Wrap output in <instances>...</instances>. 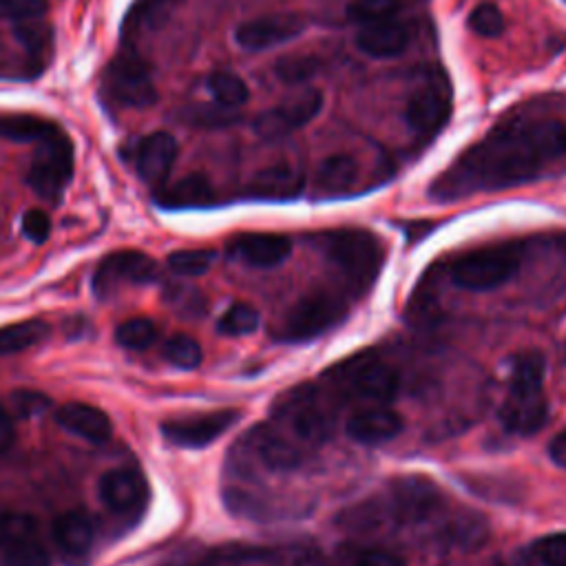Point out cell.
Here are the masks:
<instances>
[{
	"label": "cell",
	"mask_w": 566,
	"mask_h": 566,
	"mask_svg": "<svg viewBox=\"0 0 566 566\" xmlns=\"http://www.w3.org/2000/svg\"><path fill=\"white\" fill-rule=\"evenodd\" d=\"M566 155V124L520 115L495 124L429 186L431 199L453 201L526 184Z\"/></svg>",
	"instance_id": "6da1fadb"
},
{
	"label": "cell",
	"mask_w": 566,
	"mask_h": 566,
	"mask_svg": "<svg viewBox=\"0 0 566 566\" xmlns=\"http://www.w3.org/2000/svg\"><path fill=\"white\" fill-rule=\"evenodd\" d=\"M544 358L537 352L517 354L511 363L506 398L497 413L506 431L531 436L546 424L548 405L544 396Z\"/></svg>",
	"instance_id": "7a4b0ae2"
},
{
	"label": "cell",
	"mask_w": 566,
	"mask_h": 566,
	"mask_svg": "<svg viewBox=\"0 0 566 566\" xmlns=\"http://www.w3.org/2000/svg\"><path fill=\"white\" fill-rule=\"evenodd\" d=\"M327 259L356 290L369 287L382 265V245L376 234L360 228H338L323 237Z\"/></svg>",
	"instance_id": "3957f363"
},
{
	"label": "cell",
	"mask_w": 566,
	"mask_h": 566,
	"mask_svg": "<svg viewBox=\"0 0 566 566\" xmlns=\"http://www.w3.org/2000/svg\"><path fill=\"white\" fill-rule=\"evenodd\" d=\"M522 254L524 248L520 241L482 245L460 254L451 263L449 276L458 287L464 290H493L517 272V268L522 265Z\"/></svg>",
	"instance_id": "277c9868"
},
{
	"label": "cell",
	"mask_w": 566,
	"mask_h": 566,
	"mask_svg": "<svg viewBox=\"0 0 566 566\" xmlns=\"http://www.w3.org/2000/svg\"><path fill=\"white\" fill-rule=\"evenodd\" d=\"M451 115V84L440 69H429L409 93L405 117L409 128L422 137H436Z\"/></svg>",
	"instance_id": "5b68a950"
},
{
	"label": "cell",
	"mask_w": 566,
	"mask_h": 566,
	"mask_svg": "<svg viewBox=\"0 0 566 566\" xmlns=\"http://www.w3.org/2000/svg\"><path fill=\"white\" fill-rule=\"evenodd\" d=\"M334 374V382L338 385V389L374 405L391 400L398 391L396 369L369 354L343 360Z\"/></svg>",
	"instance_id": "8992f818"
},
{
	"label": "cell",
	"mask_w": 566,
	"mask_h": 566,
	"mask_svg": "<svg viewBox=\"0 0 566 566\" xmlns=\"http://www.w3.org/2000/svg\"><path fill=\"white\" fill-rule=\"evenodd\" d=\"M276 418L285 424V431L305 442H323L332 431V413L325 407L316 387L303 385L292 389L276 405Z\"/></svg>",
	"instance_id": "52a82bcc"
},
{
	"label": "cell",
	"mask_w": 566,
	"mask_h": 566,
	"mask_svg": "<svg viewBox=\"0 0 566 566\" xmlns=\"http://www.w3.org/2000/svg\"><path fill=\"white\" fill-rule=\"evenodd\" d=\"M73 175V144L57 130L40 142L33 164L27 172L29 186L49 201L60 199Z\"/></svg>",
	"instance_id": "ba28073f"
},
{
	"label": "cell",
	"mask_w": 566,
	"mask_h": 566,
	"mask_svg": "<svg viewBox=\"0 0 566 566\" xmlns=\"http://www.w3.org/2000/svg\"><path fill=\"white\" fill-rule=\"evenodd\" d=\"M108 93L135 108L150 106L157 99L148 62L135 49H122L106 69Z\"/></svg>",
	"instance_id": "9c48e42d"
},
{
	"label": "cell",
	"mask_w": 566,
	"mask_h": 566,
	"mask_svg": "<svg viewBox=\"0 0 566 566\" xmlns=\"http://www.w3.org/2000/svg\"><path fill=\"white\" fill-rule=\"evenodd\" d=\"M345 303L329 294H310L290 307L283 318L281 336L285 340H310L327 332L345 316Z\"/></svg>",
	"instance_id": "30bf717a"
},
{
	"label": "cell",
	"mask_w": 566,
	"mask_h": 566,
	"mask_svg": "<svg viewBox=\"0 0 566 566\" xmlns=\"http://www.w3.org/2000/svg\"><path fill=\"white\" fill-rule=\"evenodd\" d=\"M323 108V93L316 88H301L279 106L263 111L254 119V133L265 139L285 137L310 124Z\"/></svg>",
	"instance_id": "8fae6325"
},
{
	"label": "cell",
	"mask_w": 566,
	"mask_h": 566,
	"mask_svg": "<svg viewBox=\"0 0 566 566\" xmlns=\"http://www.w3.org/2000/svg\"><path fill=\"white\" fill-rule=\"evenodd\" d=\"M99 497L113 515L135 520L146 509L148 482L137 469L115 467L102 475Z\"/></svg>",
	"instance_id": "7c38bea8"
},
{
	"label": "cell",
	"mask_w": 566,
	"mask_h": 566,
	"mask_svg": "<svg viewBox=\"0 0 566 566\" xmlns=\"http://www.w3.org/2000/svg\"><path fill=\"white\" fill-rule=\"evenodd\" d=\"M396 522H422L440 509V493L436 484L420 475L400 478L389 493V500L378 504Z\"/></svg>",
	"instance_id": "4fadbf2b"
},
{
	"label": "cell",
	"mask_w": 566,
	"mask_h": 566,
	"mask_svg": "<svg viewBox=\"0 0 566 566\" xmlns=\"http://www.w3.org/2000/svg\"><path fill=\"white\" fill-rule=\"evenodd\" d=\"M157 279V263L137 250L113 252L95 270L93 287L97 294H108L119 285H146Z\"/></svg>",
	"instance_id": "5bb4252c"
},
{
	"label": "cell",
	"mask_w": 566,
	"mask_h": 566,
	"mask_svg": "<svg viewBox=\"0 0 566 566\" xmlns=\"http://www.w3.org/2000/svg\"><path fill=\"white\" fill-rule=\"evenodd\" d=\"M237 418H239V411L234 409L199 413L190 418H175L161 424V436L177 447L199 449L214 442L221 433H226Z\"/></svg>",
	"instance_id": "9a60e30c"
},
{
	"label": "cell",
	"mask_w": 566,
	"mask_h": 566,
	"mask_svg": "<svg viewBox=\"0 0 566 566\" xmlns=\"http://www.w3.org/2000/svg\"><path fill=\"white\" fill-rule=\"evenodd\" d=\"M303 27L305 22L294 13H270L239 24L234 40L248 51H263L294 40Z\"/></svg>",
	"instance_id": "2e32d148"
},
{
	"label": "cell",
	"mask_w": 566,
	"mask_h": 566,
	"mask_svg": "<svg viewBox=\"0 0 566 566\" xmlns=\"http://www.w3.org/2000/svg\"><path fill=\"white\" fill-rule=\"evenodd\" d=\"M53 544L66 566H88L93 551V522L84 511H66L53 522Z\"/></svg>",
	"instance_id": "e0dca14e"
},
{
	"label": "cell",
	"mask_w": 566,
	"mask_h": 566,
	"mask_svg": "<svg viewBox=\"0 0 566 566\" xmlns=\"http://www.w3.org/2000/svg\"><path fill=\"white\" fill-rule=\"evenodd\" d=\"M250 453L270 471H290L301 464V449L294 438L279 427L259 424L248 436Z\"/></svg>",
	"instance_id": "ac0fdd59"
},
{
	"label": "cell",
	"mask_w": 566,
	"mask_h": 566,
	"mask_svg": "<svg viewBox=\"0 0 566 566\" xmlns=\"http://www.w3.org/2000/svg\"><path fill=\"white\" fill-rule=\"evenodd\" d=\"M292 243L276 232H245L230 241L228 254L254 268H272L287 259Z\"/></svg>",
	"instance_id": "d6986e66"
},
{
	"label": "cell",
	"mask_w": 566,
	"mask_h": 566,
	"mask_svg": "<svg viewBox=\"0 0 566 566\" xmlns=\"http://www.w3.org/2000/svg\"><path fill=\"white\" fill-rule=\"evenodd\" d=\"M409 44V29L398 15L363 24L356 35V46L369 57H396Z\"/></svg>",
	"instance_id": "ffe728a7"
},
{
	"label": "cell",
	"mask_w": 566,
	"mask_h": 566,
	"mask_svg": "<svg viewBox=\"0 0 566 566\" xmlns=\"http://www.w3.org/2000/svg\"><path fill=\"white\" fill-rule=\"evenodd\" d=\"M402 431V416L382 405H369L347 420V433L363 444H382Z\"/></svg>",
	"instance_id": "44dd1931"
},
{
	"label": "cell",
	"mask_w": 566,
	"mask_h": 566,
	"mask_svg": "<svg viewBox=\"0 0 566 566\" xmlns=\"http://www.w3.org/2000/svg\"><path fill=\"white\" fill-rule=\"evenodd\" d=\"M177 159V142L170 133L157 130L142 139L137 148V175L146 184H161Z\"/></svg>",
	"instance_id": "7402d4cb"
},
{
	"label": "cell",
	"mask_w": 566,
	"mask_h": 566,
	"mask_svg": "<svg viewBox=\"0 0 566 566\" xmlns=\"http://www.w3.org/2000/svg\"><path fill=\"white\" fill-rule=\"evenodd\" d=\"M55 420L73 436H80L93 444H104L113 436L111 418L86 402H66L55 411Z\"/></svg>",
	"instance_id": "603a6c76"
},
{
	"label": "cell",
	"mask_w": 566,
	"mask_h": 566,
	"mask_svg": "<svg viewBox=\"0 0 566 566\" xmlns=\"http://www.w3.org/2000/svg\"><path fill=\"white\" fill-rule=\"evenodd\" d=\"M303 186H305V179L298 168L287 164H276L259 170L252 177L248 192L254 199H263V201H290L303 192Z\"/></svg>",
	"instance_id": "cb8c5ba5"
},
{
	"label": "cell",
	"mask_w": 566,
	"mask_h": 566,
	"mask_svg": "<svg viewBox=\"0 0 566 566\" xmlns=\"http://www.w3.org/2000/svg\"><path fill=\"white\" fill-rule=\"evenodd\" d=\"M358 166L352 155H329L316 170V190L323 197H340L356 184Z\"/></svg>",
	"instance_id": "d4e9b609"
},
{
	"label": "cell",
	"mask_w": 566,
	"mask_h": 566,
	"mask_svg": "<svg viewBox=\"0 0 566 566\" xmlns=\"http://www.w3.org/2000/svg\"><path fill=\"white\" fill-rule=\"evenodd\" d=\"M212 199H214L212 186L203 175H186L184 179L175 181L159 195V203L170 210L203 208V206H210Z\"/></svg>",
	"instance_id": "484cf974"
},
{
	"label": "cell",
	"mask_w": 566,
	"mask_h": 566,
	"mask_svg": "<svg viewBox=\"0 0 566 566\" xmlns=\"http://www.w3.org/2000/svg\"><path fill=\"white\" fill-rule=\"evenodd\" d=\"M49 336V325L44 321H20L0 327V356H11L40 345Z\"/></svg>",
	"instance_id": "4316f807"
},
{
	"label": "cell",
	"mask_w": 566,
	"mask_h": 566,
	"mask_svg": "<svg viewBox=\"0 0 566 566\" xmlns=\"http://www.w3.org/2000/svg\"><path fill=\"white\" fill-rule=\"evenodd\" d=\"M60 128L35 115H2L0 117V135L11 142H42Z\"/></svg>",
	"instance_id": "83f0119b"
},
{
	"label": "cell",
	"mask_w": 566,
	"mask_h": 566,
	"mask_svg": "<svg viewBox=\"0 0 566 566\" xmlns=\"http://www.w3.org/2000/svg\"><path fill=\"white\" fill-rule=\"evenodd\" d=\"M208 91L212 95V99L221 106H228V108H239L248 102L250 97V91H248V84L234 75V73H228V71H217L208 77Z\"/></svg>",
	"instance_id": "f1b7e54d"
},
{
	"label": "cell",
	"mask_w": 566,
	"mask_h": 566,
	"mask_svg": "<svg viewBox=\"0 0 566 566\" xmlns=\"http://www.w3.org/2000/svg\"><path fill=\"white\" fill-rule=\"evenodd\" d=\"M31 539H38V520L33 515L18 513V511L0 513V548L2 551Z\"/></svg>",
	"instance_id": "f546056e"
},
{
	"label": "cell",
	"mask_w": 566,
	"mask_h": 566,
	"mask_svg": "<svg viewBox=\"0 0 566 566\" xmlns=\"http://www.w3.org/2000/svg\"><path fill=\"white\" fill-rule=\"evenodd\" d=\"M214 263V250L186 248L168 254V268L179 276H201Z\"/></svg>",
	"instance_id": "4dcf8cb0"
},
{
	"label": "cell",
	"mask_w": 566,
	"mask_h": 566,
	"mask_svg": "<svg viewBox=\"0 0 566 566\" xmlns=\"http://www.w3.org/2000/svg\"><path fill=\"white\" fill-rule=\"evenodd\" d=\"M259 327V312L250 303L230 305L217 323L219 334L223 336H248Z\"/></svg>",
	"instance_id": "1f68e13d"
},
{
	"label": "cell",
	"mask_w": 566,
	"mask_h": 566,
	"mask_svg": "<svg viewBox=\"0 0 566 566\" xmlns=\"http://www.w3.org/2000/svg\"><path fill=\"white\" fill-rule=\"evenodd\" d=\"M155 338H157V327L150 318H144V316L128 318L119 323L115 329L117 345L126 349H146L153 345Z\"/></svg>",
	"instance_id": "d6a6232c"
},
{
	"label": "cell",
	"mask_w": 566,
	"mask_h": 566,
	"mask_svg": "<svg viewBox=\"0 0 566 566\" xmlns=\"http://www.w3.org/2000/svg\"><path fill=\"white\" fill-rule=\"evenodd\" d=\"M164 358L177 369H197L201 365V345L188 334H175L164 343Z\"/></svg>",
	"instance_id": "836d02e7"
},
{
	"label": "cell",
	"mask_w": 566,
	"mask_h": 566,
	"mask_svg": "<svg viewBox=\"0 0 566 566\" xmlns=\"http://www.w3.org/2000/svg\"><path fill=\"white\" fill-rule=\"evenodd\" d=\"M181 0H137L130 9L128 29H155Z\"/></svg>",
	"instance_id": "e575fe53"
},
{
	"label": "cell",
	"mask_w": 566,
	"mask_h": 566,
	"mask_svg": "<svg viewBox=\"0 0 566 566\" xmlns=\"http://www.w3.org/2000/svg\"><path fill=\"white\" fill-rule=\"evenodd\" d=\"M400 9V0H352L347 18L356 24H369L385 18H394Z\"/></svg>",
	"instance_id": "d590c367"
},
{
	"label": "cell",
	"mask_w": 566,
	"mask_h": 566,
	"mask_svg": "<svg viewBox=\"0 0 566 566\" xmlns=\"http://www.w3.org/2000/svg\"><path fill=\"white\" fill-rule=\"evenodd\" d=\"M13 33H15L18 42L35 55L44 53L51 44V29L42 18H29V20L15 22Z\"/></svg>",
	"instance_id": "8d00e7d4"
},
{
	"label": "cell",
	"mask_w": 566,
	"mask_h": 566,
	"mask_svg": "<svg viewBox=\"0 0 566 566\" xmlns=\"http://www.w3.org/2000/svg\"><path fill=\"white\" fill-rule=\"evenodd\" d=\"M318 71V60L312 55H287L274 64V73L285 84H301Z\"/></svg>",
	"instance_id": "74e56055"
},
{
	"label": "cell",
	"mask_w": 566,
	"mask_h": 566,
	"mask_svg": "<svg viewBox=\"0 0 566 566\" xmlns=\"http://www.w3.org/2000/svg\"><path fill=\"white\" fill-rule=\"evenodd\" d=\"M0 566H51V557L40 539H31L2 551Z\"/></svg>",
	"instance_id": "f35d334b"
},
{
	"label": "cell",
	"mask_w": 566,
	"mask_h": 566,
	"mask_svg": "<svg viewBox=\"0 0 566 566\" xmlns=\"http://www.w3.org/2000/svg\"><path fill=\"white\" fill-rule=\"evenodd\" d=\"M469 29L482 38H495L504 29V15L495 4L482 2L469 13Z\"/></svg>",
	"instance_id": "ab89813d"
},
{
	"label": "cell",
	"mask_w": 566,
	"mask_h": 566,
	"mask_svg": "<svg viewBox=\"0 0 566 566\" xmlns=\"http://www.w3.org/2000/svg\"><path fill=\"white\" fill-rule=\"evenodd\" d=\"M186 117L190 124L195 126H228L232 124L239 115H237V108H228V106H221V104H197V106H190L186 111Z\"/></svg>",
	"instance_id": "60d3db41"
},
{
	"label": "cell",
	"mask_w": 566,
	"mask_h": 566,
	"mask_svg": "<svg viewBox=\"0 0 566 566\" xmlns=\"http://www.w3.org/2000/svg\"><path fill=\"white\" fill-rule=\"evenodd\" d=\"M533 555L542 566H566V533H551L533 544Z\"/></svg>",
	"instance_id": "b9f144b4"
},
{
	"label": "cell",
	"mask_w": 566,
	"mask_h": 566,
	"mask_svg": "<svg viewBox=\"0 0 566 566\" xmlns=\"http://www.w3.org/2000/svg\"><path fill=\"white\" fill-rule=\"evenodd\" d=\"M49 405H51L49 396H44L40 391H33V389H18L9 396V411H11V416L15 413L20 418L38 416L44 409H49Z\"/></svg>",
	"instance_id": "7bdbcfd3"
},
{
	"label": "cell",
	"mask_w": 566,
	"mask_h": 566,
	"mask_svg": "<svg viewBox=\"0 0 566 566\" xmlns=\"http://www.w3.org/2000/svg\"><path fill=\"white\" fill-rule=\"evenodd\" d=\"M44 11V0H0V20L22 22L29 18H42Z\"/></svg>",
	"instance_id": "ee69618b"
},
{
	"label": "cell",
	"mask_w": 566,
	"mask_h": 566,
	"mask_svg": "<svg viewBox=\"0 0 566 566\" xmlns=\"http://www.w3.org/2000/svg\"><path fill=\"white\" fill-rule=\"evenodd\" d=\"M22 232H24V237L29 241L44 243L49 239V234H51V219H49V214L44 210H38V208L27 210L22 214Z\"/></svg>",
	"instance_id": "f6af8a7d"
},
{
	"label": "cell",
	"mask_w": 566,
	"mask_h": 566,
	"mask_svg": "<svg viewBox=\"0 0 566 566\" xmlns=\"http://www.w3.org/2000/svg\"><path fill=\"white\" fill-rule=\"evenodd\" d=\"M354 566H402V559L396 557L394 553L371 548V551H363V553L356 557Z\"/></svg>",
	"instance_id": "bcb514c9"
},
{
	"label": "cell",
	"mask_w": 566,
	"mask_h": 566,
	"mask_svg": "<svg viewBox=\"0 0 566 566\" xmlns=\"http://www.w3.org/2000/svg\"><path fill=\"white\" fill-rule=\"evenodd\" d=\"M15 442V424L13 416L7 407L0 405V453H7Z\"/></svg>",
	"instance_id": "7dc6e473"
},
{
	"label": "cell",
	"mask_w": 566,
	"mask_h": 566,
	"mask_svg": "<svg viewBox=\"0 0 566 566\" xmlns=\"http://www.w3.org/2000/svg\"><path fill=\"white\" fill-rule=\"evenodd\" d=\"M548 455H551V460H553L557 467L566 469V427L551 440V444H548Z\"/></svg>",
	"instance_id": "c3c4849f"
}]
</instances>
